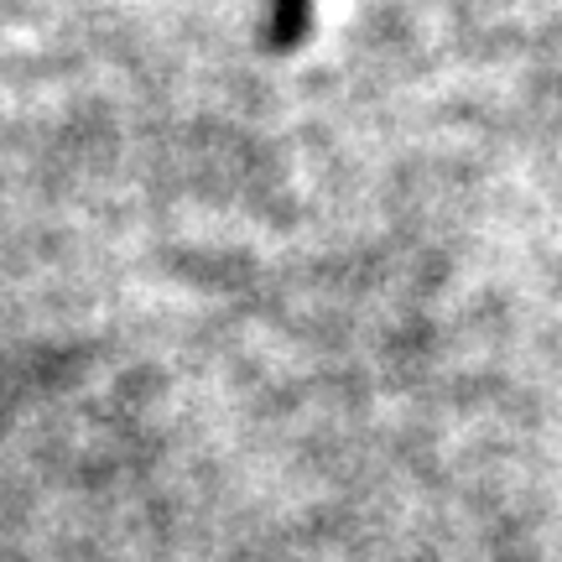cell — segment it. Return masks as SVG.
<instances>
[{"label":"cell","mask_w":562,"mask_h":562,"mask_svg":"<svg viewBox=\"0 0 562 562\" xmlns=\"http://www.w3.org/2000/svg\"><path fill=\"white\" fill-rule=\"evenodd\" d=\"M302 26H307V0H277V47H297Z\"/></svg>","instance_id":"obj_1"}]
</instances>
